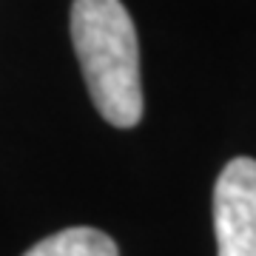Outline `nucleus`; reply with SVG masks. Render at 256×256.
<instances>
[{"mask_svg":"<svg viewBox=\"0 0 256 256\" xmlns=\"http://www.w3.org/2000/svg\"><path fill=\"white\" fill-rule=\"evenodd\" d=\"M23 256H120V250L114 239L97 228H66L28 248Z\"/></svg>","mask_w":256,"mask_h":256,"instance_id":"3","label":"nucleus"},{"mask_svg":"<svg viewBox=\"0 0 256 256\" xmlns=\"http://www.w3.org/2000/svg\"><path fill=\"white\" fill-rule=\"evenodd\" d=\"M214 228L220 256H256V160L236 156L214 188Z\"/></svg>","mask_w":256,"mask_h":256,"instance_id":"2","label":"nucleus"},{"mask_svg":"<svg viewBox=\"0 0 256 256\" xmlns=\"http://www.w3.org/2000/svg\"><path fill=\"white\" fill-rule=\"evenodd\" d=\"M72 43L97 111L111 126L134 128L142 117V82L128 9L120 0H74Z\"/></svg>","mask_w":256,"mask_h":256,"instance_id":"1","label":"nucleus"}]
</instances>
